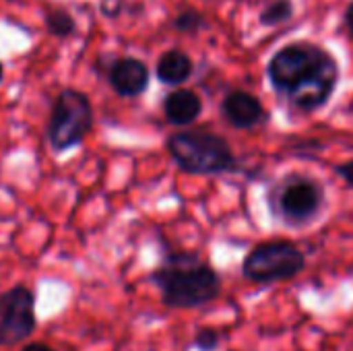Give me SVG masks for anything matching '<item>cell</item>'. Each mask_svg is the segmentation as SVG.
<instances>
[{"mask_svg": "<svg viewBox=\"0 0 353 351\" xmlns=\"http://www.w3.org/2000/svg\"><path fill=\"white\" fill-rule=\"evenodd\" d=\"M35 294L27 285H14L0 294V345L12 348L35 331Z\"/></svg>", "mask_w": 353, "mask_h": 351, "instance_id": "6", "label": "cell"}, {"mask_svg": "<svg viewBox=\"0 0 353 351\" xmlns=\"http://www.w3.org/2000/svg\"><path fill=\"white\" fill-rule=\"evenodd\" d=\"M93 128V106L85 91L64 89L56 95L48 126L46 141L54 153H64L77 145H81L89 130Z\"/></svg>", "mask_w": 353, "mask_h": 351, "instance_id": "3", "label": "cell"}, {"mask_svg": "<svg viewBox=\"0 0 353 351\" xmlns=\"http://www.w3.org/2000/svg\"><path fill=\"white\" fill-rule=\"evenodd\" d=\"M157 79L165 85H180L192 74V60L180 50H168L157 60Z\"/></svg>", "mask_w": 353, "mask_h": 351, "instance_id": "11", "label": "cell"}, {"mask_svg": "<svg viewBox=\"0 0 353 351\" xmlns=\"http://www.w3.org/2000/svg\"><path fill=\"white\" fill-rule=\"evenodd\" d=\"M337 174H339L350 186H353V161H347V163L339 166V168H337Z\"/></svg>", "mask_w": 353, "mask_h": 351, "instance_id": "16", "label": "cell"}, {"mask_svg": "<svg viewBox=\"0 0 353 351\" xmlns=\"http://www.w3.org/2000/svg\"><path fill=\"white\" fill-rule=\"evenodd\" d=\"M345 19H347V27H350V31L353 33V4L347 8V14H345Z\"/></svg>", "mask_w": 353, "mask_h": 351, "instance_id": "18", "label": "cell"}, {"mask_svg": "<svg viewBox=\"0 0 353 351\" xmlns=\"http://www.w3.org/2000/svg\"><path fill=\"white\" fill-rule=\"evenodd\" d=\"M2 79H4V66H2V62H0V83H2Z\"/></svg>", "mask_w": 353, "mask_h": 351, "instance_id": "19", "label": "cell"}, {"mask_svg": "<svg viewBox=\"0 0 353 351\" xmlns=\"http://www.w3.org/2000/svg\"><path fill=\"white\" fill-rule=\"evenodd\" d=\"M43 23H46V29L52 37H58V39H64V37H70L74 31H77V21L74 17L66 10V8H50L43 17Z\"/></svg>", "mask_w": 353, "mask_h": 351, "instance_id": "12", "label": "cell"}, {"mask_svg": "<svg viewBox=\"0 0 353 351\" xmlns=\"http://www.w3.org/2000/svg\"><path fill=\"white\" fill-rule=\"evenodd\" d=\"M23 351H52V348H48L46 343H29L23 348Z\"/></svg>", "mask_w": 353, "mask_h": 351, "instance_id": "17", "label": "cell"}, {"mask_svg": "<svg viewBox=\"0 0 353 351\" xmlns=\"http://www.w3.org/2000/svg\"><path fill=\"white\" fill-rule=\"evenodd\" d=\"M223 114L234 126L250 128L263 118V106L254 95L246 91H234L223 99Z\"/></svg>", "mask_w": 353, "mask_h": 351, "instance_id": "9", "label": "cell"}, {"mask_svg": "<svg viewBox=\"0 0 353 351\" xmlns=\"http://www.w3.org/2000/svg\"><path fill=\"white\" fill-rule=\"evenodd\" d=\"M192 345L199 351H217L221 345V335L215 329H201L194 335Z\"/></svg>", "mask_w": 353, "mask_h": 351, "instance_id": "14", "label": "cell"}, {"mask_svg": "<svg viewBox=\"0 0 353 351\" xmlns=\"http://www.w3.org/2000/svg\"><path fill=\"white\" fill-rule=\"evenodd\" d=\"M176 27H178L180 31L194 33L196 29H201V27H203V17H201L199 12H194V10H186V12L178 14V19H176Z\"/></svg>", "mask_w": 353, "mask_h": 351, "instance_id": "15", "label": "cell"}, {"mask_svg": "<svg viewBox=\"0 0 353 351\" xmlns=\"http://www.w3.org/2000/svg\"><path fill=\"white\" fill-rule=\"evenodd\" d=\"M168 151L180 170L188 174H219L232 170L236 163L230 145L221 137L203 130L172 134Z\"/></svg>", "mask_w": 353, "mask_h": 351, "instance_id": "4", "label": "cell"}, {"mask_svg": "<svg viewBox=\"0 0 353 351\" xmlns=\"http://www.w3.org/2000/svg\"><path fill=\"white\" fill-rule=\"evenodd\" d=\"M161 302L172 310H192L211 304L221 294V279L196 254L174 252L151 273Z\"/></svg>", "mask_w": 353, "mask_h": 351, "instance_id": "2", "label": "cell"}, {"mask_svg": "<svg viewBox=\"0 0 353 351\" xmlns=\"http://www.w3.org/2000/svg\"><path fill=\"white\" fill-rule=\"evenodd\" d=\"M292 17V2L290 0H277L271 6H267L261 14L265 25H277Z\"/></svg>", "mask_w": 353, "mask_h": 351, "instance_id": "13", "label": "cell"}, {"mask_svg": "<svg viewBox=\"0 0 353 351\" xmlns=\"http://www.w3.org/2000/svg\"><path fill=\"white\" fill-rule=\"evenodd\" d=\"M201 110H203L201 97L190 89H176L163 101V114L168 122L176 126H186L194 122Z\"/></svg>", "mask_w": 353, "mask_h": 351, "instance_id": "10", "label": "cell"}, {"mask_svg": "<svg viewBox=\"0 0 353 351\" xmlns=\"http://www.w3.org/2000/svg\"><path fill=\"white\" fill-rule=\"evenodd\" d=\"M108 81L120 97H139L149 85V68L139 58L124 56L108 68Z\"/></svg>", "mask_w": 353, "mask_h": 351, "instance_id": "8", "label": "cell"}, {"mask_svg": "<svg viewBox=\"0 0 353 351\" xmlns=\"http://www.w3.org/2000/svg\"><path fill=\"white\" fill-rule=\"evenodd\" d=\"M304 267L306 257L296 244L288 240H275L252 248L244 259L242 273L254 283H277L294 279L304 271Z\"/></svg>", "mask_w": 353, "mask_h": 351, "instance_id": "5", "label": "cell"}, {"mask_svg": "<svg viewBox=\"0 0 353 351\" xmlns=\"http://www.w3.org/2000/svg\"><path fill=\"white\" fill-rule=\"evenodd\" d=\"M323 201V192L310 180H294L290 182L279 199L281 211L292 221H306L310 219Z\"/></svg>", "mask_w": 353, "mask_h": 351, "instance_id": "7", "label": "cell"}, {"mask_svg": "<svg viewBox=\"0 0 353 351\" xmlns=\"http://www.w3.org/2000/svg\"><path fill=\"white\" fill-rule=\"evenodd\" d=\"M269 77L300 110H316L331 97L339 70L325 50L312 43H292L275 54Z\"/></svg>", "mask_w": 353, "mask_h": 351, "instance_id": "1", "label": "cell"}]
</instances>
